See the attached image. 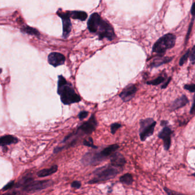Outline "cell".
I'll use <instances>...</instances> for the list:
<instances>
[{
    "instance_id": "cell-35",
    "label": "cell",
    "mask_w": 195,
    "mask_h": 195,
    "mask_svg": "<svg viewBox=\"0 0 195 195\" xmlns=\"http://www.w3.org/2000/svg\"><path fill=\"white\" fill-rule=\"evenodd\" d=\"M160 124H161V126H167V125L168 124V121H167V120H162L161 121Z\"/></svg>"
},
{
    "instance_id": "cell-16",
    "label": "cell",
    "mask_w": 195,
    "mask_h": 195,
    "mask_svg": "<svg viewBox=\"0 0 195 195\" xmlns=\"http://www.w3.org/2000/svg\"><path fill=\"white\" fill-rule=\"evenodd\" d=\"M172 57H164L160 55L153 60V61L149 65V67L151 68H157L163 64L169 63L172 60Z\"/></svg>"
},
{
    "instance_id": "cell-20",
    "label": "cell",
    "mask_w": 195,
    "mask_h": 195,
    "mask_svg": "<svg viewBox=\"0 0 195 195\" xmlns=\"http://www.w3.org/2000/svg\"><path fill=\"white\" fill-rule=\"evenodd\" d=\"M119 180L120 182L121 183L127 185H132V183L133 182V179L132 175L131 173H129L124 174V175L121 176L120 177Z\"/></svg>"
},
{
    "instance_id": "cell-11",
    "label": "cell",
    "mask_w": 195,
    "mask_h": 195,
    "mask_svg": "<svg viewBox=\"0 0 195 195\" xmlns=\"http://www.w3.org/2000/svg\"><path fill=\"white\" fill-rule=\"evenodd\" d=\"M58 16L62 19L63 26V37L66 38L69 36V33L72 29V24L70 21V16L69 12L63 13L60 12H57Z\"/></svg>"
},
{
    "instance_id": "cell-18",
    "label": "cell",
    "mask_w": 195,
    "mask_h": 195,
    "mask_svg": "<svg viewBox=\"0 0 195 195\" xmlns=\"http://www.w3.org/2000/svg\"><path fill=\"white\" fill-rule=\"evenodd\" d=\"M70 16L72 19H79L80 21H85L87 18V14L85 12L82 11H73L69 12Z\"/></svg>"
},
{
    "instance_id": "cell-15",
    "label": "cell",
    "mask_w": 195,
    "mask_h": 195,
    "mask_svg": "<svg viewBox=\"0 0 195 195\" xmlns=\"http://www.w3.org/2000/svg\"><path fill=\"white\" fill-rule=\"evenodd\" d=\"M19 142V139L12 135H5L1 136L0 138V145L2 147L7 145L15 144Z\"/></svg>"
},
{
    "instance_id": "cell-9",
    "label": "cell",
    "mask_w": 195,
    "mask_h": 195,
    "mask_svg": "<svg viewBox=\"0 0 195 195\" xmlns=\"http://www.w3.org/2000/svg\"><path fill=\"white\" fill-rule=\"evenodd\" d=\"M173 133V131L171 128L167 125L164 126L161 131L158 133V137L163 141L164 149L166 151H169L171 145V136Z\"/></svg>"
},
{
    "instance_id": "cell-22",
    "label": "cell",
    "mask_w": 195,
    "mask_h": 195,
    "mask_svg": "<svg viewBox=\"0 0 195 195\" xmlns=\"http://www.w3.org/2000/svg\"><path fill=\"white\" fill-rule=\"evenodd\" d=\"M21 31L25 33H27V34H29L31 35H34V36H40V33L37 29H36L33 28H31L30 26L23 27L21 29Z\"/></svg>"
},
{
    "instance_id": "cell-24",
    "label": "cell",
    "mask_w": 195,
    "mask_h": 195,
    "mask_svg": "<svg viewBox=\"0 0 195 195\" xmlns=\"http://www.w3.org/2000/svg\"><path fill=\"white\" fill-rule=\"evenodd\" d=\"M190 54H191V51L189 50H188V51L182 57V58H180V61H179V65L180 66L183 65L187 61V59L190 56Z\"/></svg>"
},
{
    "instance_id": "cell-4",
    "label": "cell",
    "mask_w": 195,
    "mask_h": 195,
    "mask_svg": "<svg viewBox=\"0 0 195 195\" xmlns=\"http://www.w3.org/2000/svg\"><path fill=\"white\" fill-rule=\"evenodd\" d=\"M122 170L123 169L114 167L111 164L102 167L94 170L93 178L88 182V184H95L112 179L117 176Z\"/></svg>"
},
{
    "instance_id": "cell-5",
    "label": "cell",
    "mask_w": 195,
    "mask_h": 195,
    "mask_svg": "<svg viewBox=\"0 0 195 195\" xmlns=\"http://www.w3.org/2000/svg\"><path fill=\"white\" fill-rule=\"evenodd\" d=\"M176 36L167 34L159 38L153 46V52L161 55L168 49L173 48L176 43Z\"/></svg>"
},
{
    "instance_id": "cell-27",
    "label": "cell",
    "mask_w": 195,
    "mask_h": 195,
    "mask_svg": "<svg viewBox=\"0 0 195 195\" xmlns=\"http://www.w3.org/2000/svg\"><path fill=\"white\" fill-rule=\"evenodd\" d=\"M14 181H11L10 182L7 183L6 185H5L4 188L2 189V191H7L9 189H10L11 188H12L13 187H14Z\"/></svg>"
},
{
    "instance_id": "cell-8",
    "label": "cell",
    "mask_w": 195,
    "mask_h": 195,
    "mask_svg": "<svg viewBox=\"0 0 195 195\" xmlns=\"http://www.w3.org/2000/svg\"><path fill=\"white\" fill-rule=\"evenodd\" d=\"M53 182L50 180H41V181H34L33 180L29 184L22 187L23 191L26 192H34L41 191L44 189L48 188L53 185Z\"/></svg>"
},
{
    "instance_id": "cell-19",
    "label": "cell",
    "mask_w": 195,
    "mask_h": 195,
    "mask_svg": "<svg viewBox=\"0 0 195 195\" xmlns=\"http://www.w3.org/2000/svg\"><path fill=\"white\" fill-rule=\"evenodd\" d=\"M33 180H34L33 178L31 176H29L28 175L26 176H24L19 180V182H17V184H16V187L22 188L27 184L31 182Z\"/></svg>"
},
{
    "instance_id": "cell-33",
    "label": "cell",
    "mask_w": 195,
    "mask_h": 195,
    "mask_svg": "<svg viewBox=\"0 0 195 195\" xmlns=\"http://www.w3.org/2000/svg\"><path fill=\"white\" fill-rule=\"evenodd\" d=\"M170 80H171V77H169V78H168V80H167L162 85V86H161V88L162 89H165V88H167V87H168V84H170Z\"/></svg>"
},
{
    "instance_id": "cell-3",
    "label": "cell",
    "mask_w": 195,
    "mask_h": 195,
    "mask_svg": "<svg viewBox=\"0 0 195 195\" xmlns=\"http://www.w3.org/2000/svg\"><path fill=\"white\" fill-rule=\"evenodd\" d=\"M119 147V145H111L99 152H90L87 153L82 158V163L86 166L99 165L108 157H111Z\"/></svg>"
},
{
    "instance_id": "cell-2",
    "label": "cell",
    "mask_w": 195,
    "mask_h": 195,
    "mask_svg": "<svg viewBox=\"0 0 195 195\" xmlns=\"http://www.w3.org/2000/svg\"><path fill=\"white\" fill-rule=\"evenodd\" d=\"M57 85V93L64 105L79 102L81 100V97L75 93L73 85L67 81L63 75L58 76Z\"/></svg>"
},
{
    "instance_id": "cell-30",
    "label": "cell",
    "mask_w": 195,
    "mask_h": 195,
    "mask_svg": "<svg viewBox=\"0 0 195 195\" xmlns=\"http://www.w3.org/2000/svg\"><path fill=\"white\" fill-rule=\"evenodd\" d=\"M190 60L192 63H194L195 62V45L192 48V51L191 52L190 54Z\"/></svg>"
},
{
    "instance_id": "cell-25",
    "label": "cell",
    "mask_w": 195,
    "mask_h": 195,
    "mask_svg": "<svg viewBox=\"0 0 195 195\" xmlns=\"http://www.w3.org/2000/svg\"><path fill=\"white\" fill-rule=\"evenodd\" d=\"M122 126L121 124L117 123H113L111 126V132L112 134H114Z\"/></svg>"
},
{
    "instance_id": "cell-34",
    "label": "cell",
    "mask_w": 195,
    "mask_h": 195,
    "mask_svg": "<svg viewBox=\"0 0 195 195\" xmlns=\"http://www.w3.org/2000/svg\"><path fill=\"white\" fill-rule=\"evenodd\" d=\"M191 14L192 16V21H194V19L195 18V2H194L192 6V8H191Z\"/></svg>"
},
{
    "instance_id": "cell-7",
    "label": "cell",
    "mask_w": 195,
    "mask_h": 195,
    "mask_svg": "<svg viewBox=\"0 0 195 195\" xmlns=\"http://www.w3.org/2000/svg\"><path fill=\"white\" fill-rule=\"evenodd\" d=\"M97 126V121L94 114H92L87 121L84 123L77 128V131L73 132L74 135L77 138L83 136L85 134H90L96 129Z\"/></svg>"
},
{
    "instance_id": "cell-1",
    "label": "cell",
    "mask_w": 195,
    "mask_h": 195,
    "mask_svg": "<svg viewBox=\"0 0 195 195\" xmlns=\"http://www.w3.org/2000/svg\"><path fill=\"white\" fill-rule=\"evenodd\" d=\"M88 28L91 33L97 34L100 39L106 38L108 40H113L115 38L113 28L107 21L101 19L97 13H93L88 21Z\"/></svg>"
},
{
    "instance_id": "cell-10",
    "label": "cell",
    "mask_w": 195,
    "mask_h": 195,
    "mask_svg": "<svg viewBox=\"0 0 195 195\" xmlns=\"http://www.w3.org/2000/svg\"><path fill=\"white\" fill-rule=\"evenodd\" d=\"M137 91V88L134 84H129L123 89L119 94V97L124 102H126L132 100L135 96Z\"/></svg>"
},
{
    "instance_id": "cell-28",
    "label": "cell",
    "mask_w": 195,
    "mask_h": 195,
    "mask_svg": "<svg viewBox=\"0 0 195 195\" xmlns=\"http://www.w3.org/2000/svg\"><path fill=\"white\" fill-rule=\"evenodd\" d=\"M88 114H89V113L87 111H81L78 114V117L79 119L80 120H82L85 119L88 116Z\"/></svg>"
},
{
    "instance_id": "cell-31",
    "label": "cell",
    "mask_w": 195,
    "mask_h": 195,
    "mask_svg": "<svg viewBox=\"0 0 195 195\" xmlns=\"http://www.w3.org/2000/svg\"><path fill=\"white\" fill-rule=\"evenodd\" d=\"M81 183L78 181H75V182H72V184H71V187L74 188H80L81 187Z\"/></svg>"
},
{
    "instance_id": "cell-36",
    "label": "cell",
    "mask_w": 195,
    "mask_h": 195,
    "mask_svg": "<svg viewBox=\"0 0 195 195\" xmlns=\"http://www.w3.org/2000/svg\"><path fill=\"white\" fill-rule=\"evenodd\" d=\"M192 176H195V173H194V174H192Z\"/></svg>"
},
{
    "instance_id": "cell-29",
    "label": "cell",
    "mask_w": 195,
    "mask_h": 195,
    "mask_svg": "<svg viewBox=\"0 0 195 195\" xmlns=\"http://www.w3.org/2000/svg\"><path fill=\"white\" fill-rule=\"evenodd\" d=\"M164 190L166 192V194H167L168 195H180V194H182L180 193L176 192H174L173 191H171V190H170V189H168V188H167V187H164Z\"/></svg>"
},
{
    "instance_id": "cell-13",
    "label": "cell",
    "mask_w": 195,
    "mask_h": 195,
    "mask_svg": "<svg viewBox=\"0 0 195 195\" xmlns=\"http://www.w3.org/2000/svg\"><path fill=\"white\" fill-rule=\"evenodd\" d=\"M189 102V101L187 96L185 94H182V96L176 99L175 100L173 101L171 103L169 107V109L170 112L175 111L180 108H182V107H185Z\"/></svg>"
},
{
    "instance_id": "cell-14",
    "label": "cell",
    "mask_w": 195,
    "mask_h": 195,
    "mask_svg": "<svg viewBox=\"0 0 195 195\" xmlns=\"http://www.w3.org/2000/svg\"><path fill=\"white\" fill-rule=\"evenodd\" d=\"M48 60L50 65L57 67L64 64L65 61V57L60 53L53 52L49 55Z\"/></svg>"
},
{
    "instance_id": "cell-17",
    "label": "cell",
    "mask_w": 195,
    "mask_h": 195,
    "mask_svg": "<svg viewBox=\"0 0 195 195\" xmlns=\"http://www.w3.org/2000/svg\"><path fill=\"white\" fill-rule=\"evenodd\" d=\"M58 170V166L56 165H53L49 168L44 169L38 171L37 173V176L38 177H44L46 176H50L51 175L56 173Z\"/></svg>"
},
{
    "instance_id": "cell-6",
    "label": "cell",
    "mask_w": 195,
    "mask_h": 195,
    "mask_svg": "<svg viewBox=\"0 0 195 195\" xmlns=\"http://www.w3.org/2000/svg\"><path fill=\"white\" fill-rule=\"evenodd\" d=\"M139 124L140 138L141 141H145L153 135L157 123L153 118L148 117L140 120Z\"/></svg>"
},
{
    "instance_id": "cell-23",
    "label": "cell",
    "mask_w": 195,
    "mask_h": 195,
    "mask_svg": "<svg viewBox=\"0 0 195 195\" xmlns=\"http://www.w3.org/2000/svg\"><path fill=\"white\" fill-rule=\"evenodd\" d=\"M82 144L84 145L87 146L88 147H90V148H94V149L97 148V147L96 146H95L94 144H93V139L92 137H89L87 140H85L83 141Z\"/></svg>"
},
{
    "instance_id": "cell-12",
    "label": "cell",
    "mask_w": 195,
    "mask_h": 195,
    "mask_svg": "<svg viewBox=\"0 0 195 195\" xmlns=\"http://www.w3.org/2000/svg\"><path fill=\"white\" fill-rule=\"evenodd\" d=\"M111 164L114 167L123 169L126 165V161L125 157L119 152H115L110 157Z\"/></svg>"
},
{
    "instance_id": "cell-26",
    "label": "cell",
    "mask_w": 195,
    "mask_h": 195,
    "mask_svg": "<svg viewBox=\"0 0 195 195\" xmlns=\"http://www.w3.org/2000/svg\"><path fill=\"white\" fill-rule=\"evenodd\" d=\"M184 88L191 93H195V84H185L184 86Z\"/></svg>"
},
{
    "instance_id": "cell-32",
    "label": "cell",
    "mask_w": 195,
    "mask_h": 195,
    "mask_svg": "<svg viewBox=\"0 0 195 195\" xmlns=\"http://www.w3.org/2000/svg\"><path fill=\"white\" fill-rule=\"evenodd\" d=\"M190 114H192V115H195V94L194 96L192 105L191 109L190 110Z\"/></svg>"
},
{
    "instance_id": "cell-21",
    "label": "cell",
    "mask_w": 195,
    "mask_h": 195,
    "mask_svg": "<svg viewBox=\"0 0 195 195\" xmlns=\"http://www.w3.org/2000/svg\"><path fill=\"white\" fill-rule=\"evenodd\" d=\"M165 78L164 76L160 75L154 80L146 82V84L147 85H152L153 86H157V85H158L161 84V83L164 82L165 81Z\"/></svg>"
}]
</instances>
